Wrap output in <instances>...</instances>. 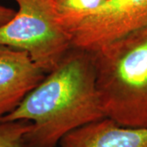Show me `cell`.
I'll list each match as a JSON object with an SVG mask.
<instances>
[{"mask_svg":"<svg viewBox=\"0 0 147 147\" xmlns=\"http://www.w3.org/2000/svg\"><path fill=\"white\" fill-rule=\"evenodd\" d=\"M103 118L92 53L73 47L0 122H30L25 146L56 147L68 133Z\"/></svg>","mask_w":147,"mask_h":147,"instance_id":"obj_1","label":"cell"},{"mask_svg":"<svg viewBox=\"0 0 147 147\" xmlns=\"http://www.w3.org/2000/svg\"><path fill=\"white\" fill-rule=\"evenodd\" d=\"M15 13V10L0 4V26L10 21L14 16Z\"/></svg>","mask_w":147,"mask_h":147,"instance_id":"obj_9","label":"cell"},{"mask_svg":"<svg viewBox=\"0 0 147 147\" xmlns=\"http://www.w3.org/2000/svg\"><path fill=\"white\" fill-rule=\"evenodd\" d=\"M30 127L28 121L0 122V147H26L24 137Z\"/></svg>","mask_w":147,"mask_h":147,"instance_id":"obj_8","label":"cell"},{"mask_svg":"<svg viewBox=\"0 0 147 147\" xmlns=\"http://www.w3.org/2000/svg\"><path fill=\"white\" fill-rule=\"evenodd\" d=\"M105 118L127 127H147V27L92 51Z\"/></svg>","mask_w":147,"mask_h":147,"instance_id":"obj_2","label":"cell"},{"mask_svg":"<svg viewBox=\"0 0 147 147\" xmlns=\"http://www.w3.org/2000/svg\"><path fill=\"white\" fill-rule=\"evenodd\" d=\"M45 75L26 52L0 45V119L15 110Z\"/></svg>","mask_w":147,"mask_h":147,"instance_id":"obj_5","label":"cell"},{"mask_svg":"<svg viewBox=\"0 0 147 147\" xmlns=\"http://www.w3.org/2000/svg\"><path fill=\"white\" fill-rule=\"evenodd\" d=\"M47 1H48V0H47Z\"/></svg>","mask_w":147,"mask_h":147,"instance_id":"obj_10","label":"cell"},{"mask_svg":"<svg viewBox=\"0 0 147 147\" xmlns=\"http://www.w3.org/2000/svg\"><path fill=\"white\" fill-rule=\"evenodd\" d=\"M14 16L0 26V45L26 52L45 74L73 47L70 35L56 21L47 0H14Z\"/></svg>","mask_w":147,"mask_h":147,"instance_id":"obj_3","label":"cell"},{"mask_svg":"<svg viewBox=\"0 0 147 147\" xmlns=\"http://www.w3.org/2000/svg\"><path fill=\"white\" fill-rule=\"evenodd\" d=\"M146 27L147 0H107L67 32L74 47L92 52Z\"/></svg>","mask_w":147,"mask_h":147,"instance_id":"obj_4","label":"cell"},{"mask_svg":"<svg viewBox=\"0 0 147 147\" xmlns=\"http://www.w3.org/2000/svg\"><path fill=\"white\" fill-rule=\"evenodd\" d=\"M107 0H48L56 21L66 31L99 9Z\"/></svg>","mask_w":147,"mask_h":147,"instance_id":"obj_7","label":"cell"},{"mask_svg":"<svg viewBox=\"0 0 147 147\" xmlns=\"http://www.w3.org/2000/svg\"><path fill=\"white\" fill-rule=\"evenodd\" d=\"M59 147H147V127H127L108 118L68 133Z\"/></svg>","mask_w":147,"mask_h":147,"instance_id":"obj_6","label":"cell"}]
</instances>
